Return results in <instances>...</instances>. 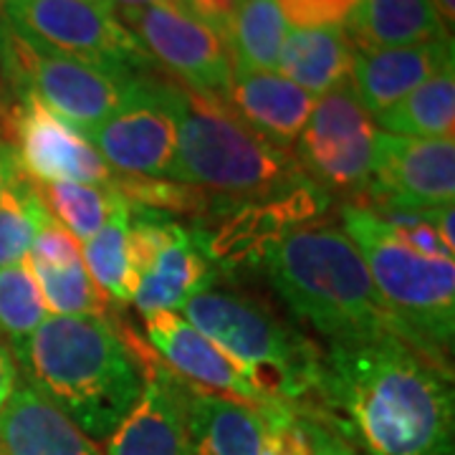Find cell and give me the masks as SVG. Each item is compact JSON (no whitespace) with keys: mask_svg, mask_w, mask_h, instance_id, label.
Here are the masks:
<instances>
[{"mask_svg":"<svg viewBox=\"0 0 455 455\" xmlns=\"http://www.w3.org/2000/svg\"><path fill=\"white\" fill-rule=\"evenodd\" d=\"M309 412L364 455H453V370L400 337L331 341Z\"/></svg>","mask_w":455,"mask_h":455,"instance_id":"obj_1","label":"cell"},{"mask_svg":"<svg viewBox=\"0 0 455 455\" xmlns=\"http://www.w3.org/2000/svg\"><path fill=\"white\" fill-rule=\"evenodd\" d=\"M13 355L26 382L94 443L112 435L145 387L134 339L112 316L49 314Z\"/></svg>","mask_w":455,"mask_h":455,"instance_id":"obj_2","label":"cell"},{"mask_svg":"<svg viewBox=\"0 0 455 455\" xmlns=\"http://www.w3.org/2000/svg\"><path fill=\"white\" fill-rule=\"evenodd\" d=\"M260 263L286 309L326 344L392 334L418 347L382 301L357 245L339 226L314 220L286 228Z\"/></svg>","mask_w":455,"mask_h":455,"instance_id":"obj_3","label":"cell"},{"mask_svg":"<svg viewBox=\"0 0 455 455\" xmlns=\"http://www.w3.org/2000/svg\"><path fill=\"white\" fill-rule=\"evenodd\" d=\"M180 311L268 400L309 410L322 372V347L286 324L263 299L215 278Z\"/></svg>","mask_w":455,"mask_h":455,"instance_id":"obj_4","label":"cell"},{"mask_svg":"<svg viewBox=\"0 0 455 455\" xmlns=\"http://www.w3.org/2000/svg\"><path fill=\"white\" fill-rule=\"evenodd\" d=\"M164 178L235 200H281L311 185L291 155L266 145L226 101L180 82L178 147Z\"/></svg>","mask_w":455,"mask_h":455,"instance_id":"obj_5","label":"cell"},{"mask_svg":"<svg viewBox=\"0 0 455 455\" xmlns=\"http://www.w3.org/2000/svg\"><path fill=\"white\" fill-rule=\"evenodd\" d=\"M341 230L352 238L387 309L425 355L451 364L455 337V260L407 248L392 228L357 203L341 205Z\"/></svg>","mask_w":455,"mask_h":455,"instance_id":"obj_6","label":"cell"},{"mask_svg":"<svg viewBox=\"0 0 455 455\" xmlns=\"http://www.w3.org/2000/svg\"><path fill=\"white\" fill-rule=\"evenodd\" d=\"M0 68L8 89L28 94L74 130L86 132L114 114L145 74L59 56L0 26Z\"/></svg>","mask_w":455,"mask_h":455,"instance_id":"obj_7","label":"cell"},{"mask_svg":"<svg viewBox=\"0 0 455 455\" xmlns=\"http://www.w3.org/2000/svg\"><path fill=\"white\" fill-rule=\"evenodd\" d=\"M3 18L16 36L51 53L132 74L152 68L142 44L107 0H16L3 8Z\"/></svg>","mask_w":455,"mask_h":455,"instance_id":"obj_8","label":"cell"},{"mask_svg":"<svg viewBox=\"0 0 455 455\" xmlns=\"http://www.w3.org/2000/svg\"><path fill=\"white\" fill-rule=\"evenodd\" d=\"M377 124L352 84L316 99L291 149L293 163L322 193L364 197L372 180Z\"/></svg>","mask_w":455,"mask_h":455,"instance_id":"obj_9","label":"cell"},{"mask_svg":"<svg viewBox=\"0 0 455 455\" xmlns=\"http://www.w3.org/2000/svg\"><path fill=\"white\" fill-rule=\"evenodd\" d=\"M130 245L137 271L132 304L142 316L180 311L193 293L218 278V268L203 253L196 233L164 212L130 205Z\"/></svg>","mask_w":455,"mask_h":455,"instance_id":"obj_10","label":"cell"},{"mask_svg":"<svg viewBox=\"0 0 455 455\" xmlns=\"http://www.w3.org/2000/svg\"><path fill=\"white\" fill-rule=\"evenodd\" d=\"M82 134L119 175L164 178L178 147V82L147 71L116 112Z\"/></svg>","mask_w":455,"mask_h":455,"instance_id":"obj_11","label":"cell"},{"mask_svg":"<svg viewBox=\"0 0 455 455\" xmlns=\"http://www.w3.org/2000/svg\"><path fill=\"white\" fill-rule=\"evenodd\" d=\"M122 23L142 44L147 56L175 74L182 86L200 97L226 101L233 82V56L226 41L185 5H152L119 13Z\"/></svg>","mask_w":455,"mask_h":455,"instance_id":"obj_12","label":"cell"},{"mask_svg":"<svg viewBox=\"0 0 455 455\" xmlns=\"http://www.w3.org/2000/svg\"><path fill=\"white\" fill-rule=\"evenodd\" d=\"M16 167L31 182H84L109 188L114 172L82 132L28 94L13 97L3 132Z\"/></svg>","mask_w":455,"mask_h":455,"instance_id":"obj_13","label":"cell"},{"mask_svg":"<svg viewBox=\"0 0 455 455\" xmlns=\"http://www.w3.org/2000/svg\"><path fill=\"white\" fill-rule=\"evenodd\" d=\"M370 211L433 212L455 197V140H415L377 130Z\"/></svg>","mask_w":455,"mask_h":455,"instance_id":"obj_14","label":"cell"},{"mask_svg":"<svg viewBox=\"0 0 455 455\" xmlns=\"http://www.w3.org/2000/svg\"><path fill=\"white\" fill-rule=\"evenodd\" d=\"M291 405L259 407L193 390L188 430L193 455H286Z\"/></svg>","mask_w":455,"mask_h":455,"instance_id":"obj_15","label":"cell"},{"mask_svg":"<svg viewBox=\"0 0 455 455\" xmlns=\"http://www.w3.org/2000/svg\"><path fill=\"white\" fill-rule=\"evenodd\" d=\"M134 349L145 364V387L124 420L104 440V455H193L188 430V400L193 387L160 364L149 349H140L137 341Z\"/></svg>","mask_w":455,"mask_h":455,"instance_id":"obj_16","label":"cell"},{"mask_svg":"<svg viewBox=\"0 0 455 455\" xmlns=\"http://www.w3.org/2000/svg\"><path fill=\"white\" fill-rule=\"evenodd\" d=\"M145 331L164 367H170L193 390L230 397L248 405H281L268 400L226 352H220L178 311L145 314Z\"/></svg>","mask_w":455,"mask_h":455,"instance_id":"obj_17","label":"cell"},{"mask_svg":"<svg viewBox=\"0 0 455 455\" xmlns=\"http://www.w3.org/2000/svg\"><path fill=\"white\" fill-rule=\"evenodd\" d=\"M226 104L266 145L291 155L316 99L278 71H253L235 66Z\"/></svg>","mask_w":455,"mask_h":455,"instance_id":"obj_18","label":"cell"},{"mask_svg":"<svg viewBox=\"0 0 455 455\" xmlns=\"http://www.w3.org/2000/svg\"><path fill=\"white\" fill-rule=\"evenodd\" d=\"M448 64H453V38L392 49L355 46L349 84L374 119Z\"/></svg>","mask_w":455,"mask_h":455,"instance_id":"obj_19","label":"cell"},{"mask_svg":"<svg viewBox=\"0 0 455 455\" xmlns=\"http://www.w3.org/2000/svg\"><path fill=\"white\" fill-rule=\"evenodd\" d=\"M0 453L104 455L94 440L84 435L49 397L28 382H18L16 392L0 410Z\"/></svg>","mask_w":455,"mask_h":455,"instance_id":"obj_20","label":"cell"},{"mask_svg":"<svg viewBox=\"0 0 455 455\" xmlns=\"http://www.w3.org/2000/svg\"><path fill=\"white\" fill-rule=\"evenodd\" d=\"M355 44L347 28H289L276 71L314 99L349 84Z\"/></svg>","mask_w":455,"mask_h":455,"instance_id":"obj_21","label":"cell"},{"mask_svg":"<svg viewBox=\"0 0 455 455\" xmlns=\"http://www.w3.org/2000/svg\"><path fill=\"white\" fill-rule=\"evenodd\" d=\"M355 46L392 49L451 38L440 26L430 0H359L347 23Z\"/></svg>","mask_w":455,"mask_h":455,"instance_id":"obj_22","label":"cell"},{"mask_svg":"<svg viewBox=\"0 0 455 455\" xmlns=\"http://www.w3.org/2000/svg\"><path fill=\"white\" fill-rule=\"evenodd\" d=\"M377 130L415 140H453L455 66L448 64L395 107L374 116Z\"/></svg>","mask_w":455,"mask_h":455,"instance_id":"obj_23","label":"cell"},{"mask_svg":"<svg viewBox=\"0 0 455 455\" xmlns=\"http://www.w3.org/2000/svg\"><path fill=\"white\" fill-rule=\"evenodd\" d=\"M82 259L101 291L116 304H130L137 293V271L132 263L130 205L122 196L101 230L82 243Z\"/></svg>","mask_w":455,"mask_h":455,"instance_id":"obj_24","label":"cell"},{"mask_svg":"<svg viewBox=\"0 0 455 455\" xmlns=\"http://www.w3.org/2000/svg\"><path fill=\"white\" fill-rule=\"evenodd\" d=\"M286 33L289 23L276 0H238L223 41L235 66L276 71Z\"/></svg>","mask_w":455,"mask_h":455,"instance_id":"obj_25","label":"cell"},{"mask_svg":"<svg viewBox=\"0 0 455 455\" xmlns=\"http://www.w3.org/2000/svg\"><path fill=\"white\" fill-rule=\"evenodd\" d=\"M38 196L44 200L46 211L53 215L59 226H64L79 243L92 238L101 226L109 220L114 205H116V190L99 188V185H84V182H33Z\"/></svg>","mask_w":455,"mask_h":455,"instance_id":"obj_26","label":"cell"},{"mask_svg":"<svg viewBox=\"0 0 455 455\" xmlns=\"http://www.w3.org/2000/svg\"><path fill=\"white\" fill-rule=\"evenodd\" d=\"M31 266V263H28ZM46 309L53 316H109V296L89 276L82 260L68 266H31Z\"/></svg>","mask_w":455,"mask_h":455,"instance_id":"obj_27","label":"cell"},{"mask_svg":"<svg viewBox=\"0 0 455 455\" xmlns=\"http://www.w3.org/2000/svg\"><path fill=\"white\" fill-rule=\"evenodd\" d=\"M49 218L36 185L18 175L0 196V268L28 259L33 238Z\"/></svg>","mask_w":455,"mask_h":455,"instance_id":"obj_28","label":"cell"},{"mask_svg":"<svg viewBox=\"0 0 455 455\" xmlns=\"http://www.w3.org/2000/svg\"><path fill=\"white\" fill-rule=\"evenodd\" d=\"M49 316L28 260L0 268V337L16 352Z\"/></svg>","mask_w":455,"mask_h":455,"instance_id":"obj_29","label":"cell"},{"mask_svg":"<svg viewBox=\"0 0 455 455\" xmlns=\"http://www.w3.org/2000/svg\"><path fill=\"white\" fill-rule=\"evenodd\" d=\"M112 190L127 200L132 208L155 212H180V215H203L211 211L208 190L196 185L167 178H137V175H114Z\"/></svg>","mask_w":455,"mask_h":455,"instance_id":"obj_30","label":"cell"},{"mask_svg":"<svg viewBox=\"0 0 455 455\" xmlns=\"http://www.w3.org/2000/svg\"><path fill=\"white\" fill-rule=\"evenodd\" d=\"M286 455H362L334 427L309 410H293L289 423V451Z\"/></svg>","mask_w":455,"mask_h":455,"instance_id":"obj_31","label":"cell"},{"mask_svg":"<svg viewBox=\"0 0 455 455\" xmlns=\"http://www.w3.org/2000/svg\"><path fill=\"white\" fill-rule=\"evenodd\" d=\"M289 28H347L359 0H276Z\"/></svg>","mask_w":455,"mask_h":455,"instance_id":"obj_32","label":"cell"},{"mask_svg":"<svg viewBox=\"0 0 455 455\" xmlns=\"http://www.w3.org/2000/svg\"><path fill=\"white\" fill-rule=\"evenodd\" d=\"M26 260L31 266H68L74 260H82V243L51 215L36 233L31 253Z\"/></svg>","mask_w":455,"mask_h":455,"instance_id":"obj_33","label":"cell"},{"mask_svg":"<svg viewBox=\"0 0 455 455\" xmlns=\"http://www.w3.org/2000/svg\"><path fill=\"white\" fill-rule=\"evenodd\" d=\"M20 382V370H18V359L11 349V344L0 337V410L11 400V395L16 392Z\"/></svg>","mask_w":455,"mask_h":455,"instance_id":"obj_34","label":"cell"},{"mask_svg":"<svg viewBox=\"0 0 455 455\" xmlns=\"http://www.w3.org/2000/svg\"><path fill=\"white\" fill-rule=\"evenodd\" d=\"M453 203H448V205H440L438 211L433 212V228L438 230L440 241L445 243L448 251H453L455 253V235H453Z\"/></svg>","mask_w":455,"mask_h":455,"instance_id":"obj_35","label":"cell"},{"mask_svg":"<svg viewBox=\"0 0 455 455\" xmlns=\"http://www.w3.org/2000/svg\"><path fill=\"white\" fill-rule=\"evenodd\" d=\"M18 175H20V170L16 167V160H13V155H11V149L3 145V140H0V196L5 193V188H8Z\"/></svg>","mask_w":455,"mask_h":455,"instance_id":"obj_36","label":"cell"},{"mask_svg":"<svg viewBox=\"0 0 455 455\" xmlns=\"http://www.w3.org/2000/svg\"><path fill=\"white\" fill-rule=\"evenodd\" d=\"M107 3L112 5L116 13L142 11V8H152V5H185V0H107Z\"/></svg>","mask_w":455,"mask_h":455,"instance_id":"obj_37","label":"cell"},{"mask_svg":"<svg viewBox=\"0 0 455 455\" xmlns=\"http://www.w3.org/2000/svg\"><path fill=\"white\" fill-rule=\"evenodd\" d=\"M430 5H433V11L438 16L440 26L451 36L455 26V0H430Z\"/></svg>","mask_w":455,"mask_h":455,"instance_id":"obj_38","label":"cell"},{"mask_svg":"<svg viewBox=\"0 0 455 455\" xmlns=\"http://www.w3.org/2000/svg\"><path fill=\"white\" fill-rule=\"evenodd\" d=\"M5 89H8V84H5L3 68H0V132H3V124H5L8 109H11V104H13V101H8V97H5Z\"/></svg>","mask_w":455,"mask_h":455,"instance_id":"obj_39","label":"cell"},{"mask_svg":"<svg viewBox=\"0 0 455 455\" xmlns=\"http://www.w3.org/2000/svg\"><path fill=\"white\" fill-rule=\"evenodd\" d=\"M11 3H16V0H0V11H3V8H8Z\"/></svg>","mask_w":455,"mask_h":455,"instance_id":"obj_40","label":"cell"},{"mask_svg":"<svg viewBox=\"0 0 455 455\" xmlns=\"http://www.w3.org/2000/svg\"><path fill=\"white\" fill-rule=\"evenodd\" d=\"M0 455H3V453H0Z\"/></svg>","mask_w":455,"mask_h":455,"instance_id":"obj_41","label":"cell"}]
</instances>
